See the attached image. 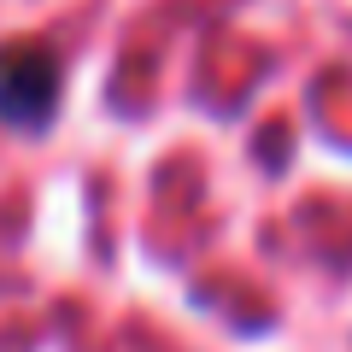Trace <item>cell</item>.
<instances>
[{
  "instance_id": "obj_1",
  "label": "cell",
  "mask_w": 352,
  "mask_h": 352,
  "mask_svg": "<svg viewBox=\"0 0 352 352\" xmlns=\"http://www.w3.org/2000/svg\"><path fill=\"white\" fill-rule=\"evenodd\" d=\"M59 53L47 41H0V124L18 129V135H41V129L59 118Z\"/></svg>"
}]
</instances>
